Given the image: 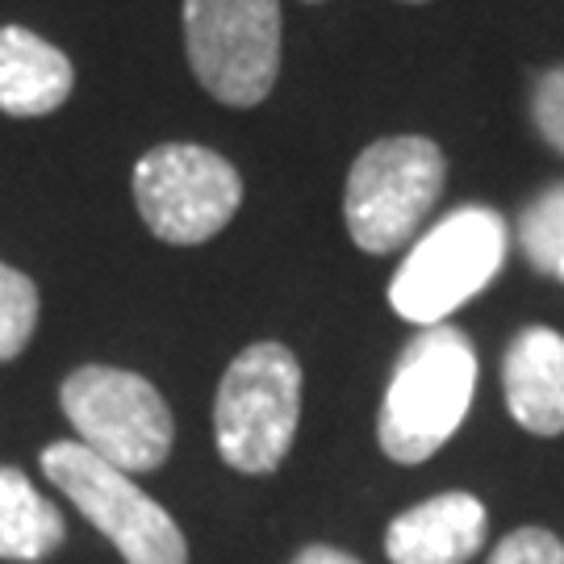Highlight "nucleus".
<instances>
[{"instance_id":"a211bd4d","label":"nucleus","mask_w":564,"mask_h":564,"mask_svg":"<svg viewBox=\"0 0 564 564\" xmlns=\"http://www.w3.org/2000/svg\"><path fill=\"white\" fill-rule=\"evenodd\" d=\"M561 281H564V272H561Z\"/></svg>"},{"instance_id":"4468645a","label":"nucleus","mask_w":564,"mask_h":564,"mask_svg":"<svg viewBox=\"0 0 564 564\" xmlns=\"http://www.w3.org/2000/svg\"><path fill=\"white\" fill-rule=\"evenodd\" d=\"M39 326V284L0 260V364L18 360Z\"/></svg>"},{"instance_id":"9b49d317","label":"nucleus","mask_w":564,"mask_h":564,"mask_svg":"<svg viewBox=\"0 0 564 564\" xmlns=\"http://www.w3.org/2000/svg\"><path fill=\"white\" fill-rule=\"evenodd\" d=\"M76 88V67L55 42L25 25H0V113L46 118Z\"/></svg>"},{"instance_id":"f3484780","label":"nucleus","mask_w":564,"mask_h":564,"mask_svg":"<svg viewBox=\"0 0 564 564\" xmlns=\"http://www.w3.org/2000/svg\"><path fill=\"white\" fill-rule=\"evenodd\" d=\"M293 564H364L356 561V556H347V552H339V547H326V544H310L297 552V561Z\"/></svg>"},{"instance_id":"ddd939ff","label":"nucleus","mask_w":564,"mask_h":564,"mask_svg":"<svg viewBox=\"0 0 564 564\" xmlns=\"http://www.w3.org/2000/svg\"><path fill=\"white\" fill-rule=\"evenodd\" d=\"M519 247L535 272H564V181L547 184L535 202L519 214Z\"/></svg>"},{"instance_id":"f257e3e1","label":"nucleus","mask_w":564,"mask_h":564,"mask_svg":"<svg viewBox=\"0 0 564 564\" xmlns=\"http://www.w3.org/2000/svg\"><path fill=\"white\" fill-rule=\"evenodd\" d=\"M477 389V351L460 326H423L398 356L377 435L389 460L423 464L456 435Z\"/></svg>"},{"instance_id":"423d86ee","label":"nucleus","mask_w":564,"mask_h":564,"mask_svg":"<svg viewBox=\"0 0 564 564\" xmlns=\"http://www.w3.org/2000/svg\"><path fill=\"white\" fill-rule=\"evenodd\" d=\"M59 405L67 423L76 426L80 444L121 473L160 468L176 440V423L163 393L147 377L126 368L84 364L63 381Z\"/></svg>"},{"instance_id":"dca6fc26","label":"nucleus","mask_w":564,"mask_h":564,"mask_svg":"<svg viewBox=\"0 0 564 564\" xmlns=\"http://www.w3.org/2000/svg\"><path fill=\"white\" fill-rule=\"evenodd\" d=\"M531 113H535V126L547 139V147H556L564 155V63L561 67H547L544 76L535 80Z\"/></svg>"},{"instance_id":"1a4fd4ad","label":"nucleus","mask_w":564,"mask_h":564,"mask_svg":"<svg viewBox=\"0 0 564 564\" xmlns=\"http://www.w3.org/2000/svg\"><path fill=\"white\" fill-rule=\"evenodd\" d=\"M485 506L473 494H440L389 523L384 552L393 564H468L485 544Z\"/></svg>"},{"instance_id":"7ed1b4c3","label":"nucleus","mask_w":564,"mask_h":564,"mask_svg":"<svg viewBox=\"0 0 564 564\" xmlns=\"http://www.w3.org/2000/svg\"><path fill=\"white\" fill-rule=\"evenodd\" d=\"M444 151L423 134H398L364 147L343 193L351 242L368 256H389L414 239L444 193Z\"/></svg>"},{"instance_id":"20e7f679","label":"nucleus","mask_w":564,"mask_h":564,"mask_svg":"<svg viewBox=\"0 0 564 564\" xmlns=\"http://www.w3.org/2000/svg\"><path fill=\"white\" fill-rule=\"evenodd\" d=\"M506 263V223L485 205L452 209L410 247L389 284V305L414 326L447 323L452 310L473 302Z\"/></svg>"},{"instance_id":"9d476101","label":"nucleus","mask_w":564,"mask_h":564,"mask_svg":"<svg viewBox=\"0 0 564 564\" xmlns=\"http://www.w3.org/2000/svg\"><path fill=\"white\" fill-rule=\"evenodd\" d=\"M506 405L531 435L564 431V335L552 326H527L506 347L502 364Z\"/></svg>"},{"instance_id":"0eeeda50","label":"nucleus","mask_w":564,"mask_h":564,"mask_svg":"<svg viewBox=\"0 0 564 564\" xmlns=\"http://www.w3.org/2000/svg\"><path fill=\"white\" fill-rule=\"evenodd\" d=\"M184 51L209 97L260 105L281 72V0H184Z\"/></svg>"},{"instance_id":"f8f14e48","label":"nucleus","mask_w":564,"mask_h":564,"mask_svg":"<svg viewBox=\"0 0 564 564\" xmlns=\"http://www.w3.org/2000/svg\"><path fill=\"white\" fill-rule=\"evenodd\" d=\"M67 527L21 468H0V561L39 564L63 544Z\"/></svg>"},{"instance_id":"6e6552de","label":"nucleus","mask_w":564,"mask_h":564,"mask_svg":"<svg viewBox=\"0 0 564 564\" xmlns=\"http://www.w3.org/2000/svg\"><path fill=\"white\" fill-rule=\"evenodd\" d=\"M134 205L155 239L197 247L239 214L242 176L209 147L163 142L134 163Z\"/></svg>"},{"instance_id":"2eb2a0df","label":"nucleus","mask_w":564,"mask_h":564,"mask_svg":"<svg viewBox=\"0 0 564 564\" xmlns=\"http://www.w3.org/2000/svg\"><path fill=\"white\" fill-rule=\"evenodd\" d=\"M489 564H564V540H556L544 527H519L498 540Z\"/></svg>"},{"instance_id":"39448f33","label":"nucleus","mask_w":564,"mask_h":564,"mask_svg":"<svg viewBox=\"0 0 564 564\" xmlns=\"http://www.w3.org/2000/svg\"><path fill=\"white\" fill-rule=\"evenodd\" d=\"M42 473L121 552L126 564H188L176 519L80 440H59L42 452Z\"/></svg>"},{"instance_id":"f03ea898","label":"nucleus","mask_w":564,"mask_h":564,"mask_svg":"<svg viewBox=\"0 0 564 564\" xmlns=\"http://www.w3.org/2000/svg\"><path fill=\"white\" fill-rule=\"evenodd\" d=\"M302 423V364L284 343H251L230 360L214 402V440L235 473H276Z\"/></svg>"}]
</instances>
